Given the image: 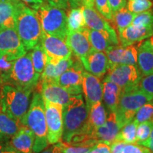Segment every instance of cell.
I'll return each mask as SVG.
<instances>
[{"instance_id": "f546056e", "label": "cell", "mask_w": 153, "mask_h": 153, "mask_svg": "<svg viewBox=\"0 0 153 153\" xmlns=\"http://www.w3.org/2000/svg\"><path fill=\"white\" fill-rule=\"evenodd\" d=\"M30 51H31L29 52V53L34 70L38 74L41 75L47 64V55L45 54L43 48H42L41 43H38Z\"/></svg>"}, {"instance_id": "277c9868", "label": "cell", "mask_w": 153, "mask_h": 153, "mask_svg": "<svg viewBox=\"0 0 153 153\" xmlns=\"http://www.w3.org/2000/svg\"><path fill=\"white\" fill-rule=\"evenodd\" d=\"M41 75L34 70L29 53L14 60L8 72L0 76V86L8 85L22 89L34 91Z\"/></svg>"}, {"instance_id": "83f0119b", "label": "cell", "mask_w": 153, "mask_h": 153, "mask_svg": "<svg viewBox=\"0 0 153 153\" xmlns=\"http://www.w3.org/2000/svg\"><path fill=\"white\" fill-rule=\"evenodd\" d=\"M87 28L82 7L71 9L68 15V31H80Z\"/></svg>"}, {"instance_id": "4dcf8cb0", "label": "cell", "mask_w": 153, "mask_h": 153, "mask_svg": "<svg viewBox=\"0 0 153 153\" xmlns=\"http://www.w3.org/2000/svg\"><path fill=\"white\" fill-rule=\"evenodd\" d=\"M137 124L132 120L120 129L116 140L123 141L126 143H136V130Z\"/></svg>"}, {"instance_id": "d6986e66", "label": "cell", "mask_w": 153, "mask_h": 153, "mask_svg": "<svg viewBox=\"0 0 153 153\" xmlns=\"http://www.w3.org/2000/svg\"><path fill=\"white\" fill-rule=\"evenodd\" d=\"M82 9L85 17L86 26L89 29L107 32L112 36H118L114 28L94 7L82 6Z\"/></svg>"}, {"instance_id": "f35d334b", "label": "cell", "mask_w": 153, "mask_h": 153, "mask_svg": "<svg viewBox=\"0 0 153 153\" xmlns=\"http://www.w3.org/2000/svg\"><path fill=\"white\" fill-rule=\"evenodd\" d=\"M137 88L143 92L153 97V73L143 76L137 85Z\"/></svg>"}, {"instance_id": "f907efd6", "label": "cell", "mask_w": 153, "mask_h": 153, "mask_svg": "<svg viewBox=\"0 0 153 153\" xmlns=\"http://www.w3.org/2000/svg\"><path fill=\"white\" fill-rule=\"evenodd\" d=\"M8 141L4 140L2 139H0V153H3L4 151L6 150L8 148V145H7Z\"/></svg>"}, {"instance_id": "60d3db41", "label": "cell", "mask_w": 153, "mask_h": 153, "mask_svg": "<svg viewBox=\"0 0 153 153\" xmlns=\"http://www.w3.org/2000/svg\"><path fill=\"white\" fill-rule=\"evenodd\" d=\"M14 60L8 55L0 54V76L7 73L11 70Z\"/></svg>"}, {"instance_id": "e575fe53", "label": "cell", "mask_w": 153, "mask_h": 153, "mask_svg": "<svg viewBox=\"0 0 153 153\" xmlns=\"http://www.w3.org/2000/svg\"><path fill=\"white\" fill-rule=\"evenodd\" d=\"M131 25L134 26H153V12L150 10L135 14Z\"/></svg>"}, {"instance_id": "7bdbcfd3", "label": "cell", "mask_w": 153, "mask_h": 153, "mask_svg": "<svg viewBox=\"0 0 153 153\" xmlns=\"http://www.w3.org/2000/svg\"><path fill=\"white\" fill-rule=\"evenodd\" d=\"M47 1L49 5L64 10H66L70 7L68 0H47Z\"/></svg>"}, {"instance_id": "6da1fadb", "label": "cell", "mask_w": 153, "mask_h": 153, "mask_svg": "<svg viewBox=\"0 0 153 153\" xmlns=\"http://www.w3.org/2000/svg\"><path fill=\"white\" fill-rule=\"evenodd\" d=\"M89 111L82 94L72 96L69 102L62 106V141L68 143L72 137L87 134Z\"/></svg>"}, {"instance_id": "9a60e30c", "label": "cell", "mask_w": 153, "mask_h": 153, "mask_svg": "<svg viewBox=\"0 0 153 153\" xmlns=\"http://www.w3.org/2000/svg\"><path fill=\"white\" fill-rule=\"evenodd\" d=\"M38 85L41 87L37 85L36 89L41 94L43 100L64 106L69 102L72 97L66 89L59 85L56 82L41 80L38 82Z\"/></svg>"}, {"instance_id": "9f6ffc18", "label": "cell", "mask_w": 153, "mask_h": 153, "mask_svg": "<svg viewBox=\"0 0 153 153\" xmlns=\"http://www.w3.org/2000/svg\"><path fill=\"white\" fill-rule=\"evenodd\" d=\"M152 121H153V118H152Z\"/></svg>"}, {"instance_id": "8d00e7d4", "label": "cell", "mask_w": 153, "mask_h": 153, "mask_svg": "<svg viewBox=\"0 0 153 153\" xmlns=\"http://www.w3.org/2000/svg\"><path fill=\"white\" fill-rule=\"evenodd\" d=\"M94 5L99 12L106 20L113 21V11L108 0H94Z\"/></svg>"}, {"instance_id": "cb8c5ba5", "label": "cell", "mask_w": 153, "mask_h": 153, "mask_svg": "<svg viewBox=\"0 0 153 153\" xmlns=\"http://www.w3.org/2000/svg\"><path fill=\"white\" fill-rule=\"evenodd\" d=\"M107 111L101 101L96 103L89 109L87 134L91 135L94 130L101 127L106 123Z\"/></svg>"}, {"instance_id": "bcb514c9", "label": "cell", "mask_w": 153, "mask_h": 153, "mask_svg": "<svg viewBox=\"0 0 153 153\" xmlns=\"http://www.w3.org/2000/svg\"><path fill=\"white\" fill-rule=\"evenodd\" d=\"M126 143L121 140H116L112 144L110 145L111 146V153H122V150Z\"/></svg>"}, {"instance_id": "4316f807", "label": "cell", "mask_w": 153, "mask_h": 153, "mask_svg": "<svg viewBox=\"0 0 153 153\" xmlns=\"http://www.w3.org/2000/svg\"><path fill=\"white\" fill-rule=\"evenodd\" d=\"M137 66L143 76L153 73V50L141 46L137 47Z\"/></svg>"}, {"instance_id": "f1b7e54d", "label": "cell", "mask_w": 153, "mask_h": 153, "mask_svg": "<svg viewBox=\"0 0 153 153\" xmlns=\"http://www.w3.org/2000/svg\"><path fill=\"white\" fill-rule=\"evenodd\" d=\"M135 15L127 9L126 6L113 13V21H114L118 33L131 26Z\"/></svg>"}, {"instance_id": "7c38bea8", "label": "cell", "mask_w": 153, "mask_h": 153, "mask_svg": "<svg viewBox=\"0 0 153 153\" xmlns=\"http://www.w3.org/2000/svg\"><path fill=\"white\" fill-rule=\"evenodd\" d=\"M40 43L47 55L48 60L58 61L72 57L71 50L65 40L43 31Z\"/></svg>"}, {"instance_id": "603a6c76", "label": "cell", "mask_w": 153, "mask_h": 153, "mask_svg": "<svg viewBox=\"0 0 153 153\" xmlns=\"http://www.w3.org/2000/svg\"><path fill=\"white\" fill-rule=\"evenodd\" d=\"M88 36L91 46L95 51L105 52L112 45L119 44L118 36H114L107 32L89 29Z\"/></svg>"}, {"instance_id": "7a4b0ae2", "label": "cell", "mask_w": 153, "mask_h": 153, "mask_svg": "<svg viewBox=\"0 0 153 153\" xmlns=\"http://www.w3.org/2000/svg\"><path fill=\"white\" fill-rule=\"evenodd\" d=\"M15 29L27 51L41 42L43 30L37 14L21 0L16 3Z\"/></svg>"}, {"instance_id": "ee69618b", "label": "cell", "mask_w": 153, "mask_h": 153, "mask_svg": "<svg viewBox=\"0 0 153 153\" xmlns=\"http://www.w3.org/2000/svg\"><path fill=\"white\" fill-rule=\"evenodd\" d=\"M113 13L126 6V0H108Z\"/></svg>"}, {"instance_id": "74e56055", "label": "cell", "mask_w": 153, "mask_h": 153, "mask_svg": "<svg viewBox=\"0 0 153 153\" xmlns=\"http://www.w3.org/2000/svg\"><path fill=\"white\" fill-rule=\"evenodd\" d=\"M58 145H60L62 153H87L91 150V147L88 146H76L71 145L63 141H60Z\"/></svg>"}, {"instance_id": "9c48e42d", "label": "cell", "mask_w": 153, "mask_h": 153, "mask_svg": "<svg viewBox=\"0 0 153 153\" xmlns=\"http://www.w3.org/2000/svg\"><path fill=\"white\" fill-rule=\"evenodd\" d=\"M48 129V141L51 145L62 140V106L43 100Z\"/></svg>"}, {"instance_id": "3957f363", "label": "cell", "mask_w": 153, "mask_h": 153, "mask_svg": "<svg viewBox=\"0 0 153 153\" xmlns=\"http://www.w3.org/2000/svg\"><path fill=\"white\" fill-rule=\"evenodd\" d=\"M23 125L27 126L34 135L33 151L40 153L48 148V129L45 114V105L41 94L34 92L27 114L23 120Z\"/></svg>"}, {"instance_id": "7402d4cb", "label": "cell", "mask_w": 153, "mask_h": 153, "mask_svg": "<svg viewBox=\"0 0 153 153\" xmlns=\"http://www.w3.org/2000/svg\"><path fill=\"white\" fill-rule=\"evenodd\" d=\"M122 89L110 80L105 79L103 82V97L107 113L116 112L117 110Z\"/></svg>"}, {"instance_id": "e0dca14e", "label": "cell", "mask_w": 153, "mask_h": 153, "mask_svg": "<svg viewBox=\"0 0 153 153\" xmlns=\"http://www.w3.org/2000/svg\"><path fill=\"white\" fill-rule=\"evenodd\" d=\"M89 28H86L80 31H68L65 42L72 53L77 58L85 57L93 51L88 36Z\"/></svg>"}, {"instance_id": "2e32d148", "label": "cell", "mask_w": 153, "mask_h": 153, "mask_svg": "<svg viewBox=\"0 0 153 153\" xmlns=\"http://www.w3.org/2000/svg\"><path fill=\"white\" fill-rule=\"evenodd\" d=\"M86 71L101 79L107 73L110 68V63L106 53L94 49L79 59Z\"/></svg>"}, {"instance_id": "8fae6325", "label": "cell", "mask_w": 153, "mask_h": 153, "mask_svg": "<svg viewBox=\"0 0 153 153\" xmlns=\"http://www.w3.org/2000/svg\"><path fill=\"white\" fill-rule=\"evenodd\" d=\"M26 53L27 51L15 28L0 29V54L7 55L16 60Z\"/></svg>"}, {"instance_id": "ab89813d", "label": "cell", "mask_w": 153, "mask_h": 153, "mask_svg": "<svg viewBox=\"0 0 153 153\" xmlns=\"http://www.w3.org/2000/svg\"><path fill=\"white\" fill-rule=\"evenodd\" d=\"M122 153H153L150 149L137 143H126Z\"/></svg>"}, {"instance_id": "ba28073f", "label": "cell", "mask_w": 153, "mask_h": 153, "mask_svg": "<svg viewBox=\"0 0 153 153\" xmlns=\"http://www.w3.org/2000/svg\"><path fill=\"white\" fill-rule=\"evenodd\" d=\"M143 75L137 65H115L110 66L105 79L117 85L122 91L137 87Z\"/></svg>"}, {"instance_id": "f5cc1de1", "label": "cell", "mask_w": 153, "mask_h": 153, "mask_svg": "<svg viewBox=\"0 0 153 153\" xmlns=\"http://www.w3.org/2000/svg\"><path fill=\"white\" fill-rule=\"evenodd\" d=\"M140 145H143V146L146 147V148H148V149H150V150L153 152V142H151V143H140Z\"/></svg>"}, {"instance_id": "7dc6e473", "label": "cell", "mask_w": 153, "mask_h": 153, "mask_svg": "<svg viewBox=\"0 0 153 153\" xmlns=\"http://www.w3.org/2000/svg\"><path fill=\"white\" fill-rule=\"evenodd\" d=\"M40 153H62L61 151L60 145H58V143L56 144H53L52 146H51L48 148H45V150H43L42 152Z\"/></svg>"}, {"instance_id": "c3c4849f", "label": "cell", "mask_w": 153, "mask_h": 153, "mask_svg": "<svg viewBox=\"0 0 153 153\" xmlns=\"http://www.w3.org/2000/svg\"><path fill=\"white\" fill-rule=\"evenodd\" d=\"M140 45L153 50V34L149 38L143 41L142 43L140 44Z\"/></svg>"}, {"instance_id": "5b68a950", "label": "cell", "mask_w": 153, "mask_h": 153, "mask_svg": "<svg viewBox=\"0 0 153 153\" xmlns=\"http://www.w3.org/2000/svg\"><path fill=\"white\" fill-rule=\"evenodd\" d=\"M0 90V108L12 118L23 124L30 106V97L33 90L22 89L4 85Z\"/></svg>"}, {"instance_id": "d6a6232c", "label": "cell", "mask_w": 153, "mask_h": 153, "mask_svg": "<svg viewBox=\"0 0 153 153\" xmlns=\"http://www.w3.org/2000/svg\"><path fill=\"white\" fill-rule=\"evenodd\" d=\"M126 7L134 14L150 10L153 7L152 0H127Z\"/></svg>"}, {"instance_id": "484cf974", "label": "cell", "mask_w": 153, "mask_h": 153, "mask_svg": "<svg viewBox=\"0 0 153 153\" xmlns=\"http://www.w3.org/2000/svg\"><path fill=\"white\" fill-rule=\"evenodd\" d=\"M17 0H0V29L15 28Z\"/></svg>"}, {"instance_id": "1f68e13d", "label": "cell", "mask_w": 153, "mask_h": 153, "mask_svg": "<svg viewBox=\"0 0 153 153\" xmlns=\"http://www.w3.org/2000/svg\"><path fill=\"white\" fill-rule=\"evenodd\" d=\"M153 118V99L147 102L139 108L133 118L137 125L143 122L152 120Z\"/></svg>"}, {"instance_id": "8992f818", "label": "cell", "mask_w": 153, "mask_h": 153, "mask_svg": "<svg viewBox=\"0 0 153 153\" xmlns=\"http://www.w3.org/2000/svg\"><path fill=\"white\" fill-rule=\"evenodd\" d=\"M43 32L65 41L68 16L64 9L44 4L35 10Z\"/></svg>"}, {"instance_id": "44dd1931", "label": "cell", "mask_w": 153, "mask_h": 153, "mask_svg": "<svg viewBox=\"0 0 153 153\" xmlns=\"http://www.w3.org/2000/svg\"><path fill=\"white\" fill-rule=\"evenodd\" d=\"M34 135L27 126H24L7 142L11 148L21 153H34Z\"/></svg>"}, {"instance_id": "d4e9b609", "label": "cell", "mask_w": 153, "mask_h": 153, "mask_svg": "<svg viewBox=\"0 0 153 153\" xmlns=\"http://www.w3.org/2000/svg\"><path fill=\"white\" fill-rule=\"evenodd\" d=\"M24 125L0 108V139L8 141Z\"/></svg>"}, {"instance_id": "ffe728a7", "label": "cell", "mask_w": 153, "mask_h": 153, "mask_svg": "<svg viewBox=\"0 0 153 153\" xmlns=\"http://www.w3.org/2000/svg\"><path fill=\"white\" fill-rule=\"evenodd\" d=\"M153 34V26H134L131 25L118 33L121 45H134L143 41Z\"/></svg>"}, {"instance_id": "4fadbf2b", "label": "cell", "mask_w": 153, "mask_h": 153, "mask_svg": "<svg viewBox=\"0 0 153 153\" xmlns=\"http://www.w3.org/2000/svg\"><path fill=\"white\" fill-rule=\"evenodd\" d=\"M82 92L88 111L96 103L101 101L103 97V83L100 78L84 70L82 72Z\"/></svg>"}, {"instance_id": "52a82bcc", "label": "cell", "mask_w": 153, "mask_h": 153, "mask_svg": "<svg viewBox=\"0 0 153 153\" xmlns=\"http://www.w3.org/2000/svg\"><path fill=\"white\" fill-rule=\"evenodd\" d=\"M153 99V97L135 87L122 91L117 110L116 111L118 125L121 128L133 119L141 106Z\"/></svg>"}, {"instance_id": "ac0fdd59", "label": "cell", "mask_w": 153, "mask_h": 153, "mask_svg": "<svg viewBox=\"0 0 153 153\" xmlns=\"http://www.w3.org/2000/svg\"><path fill=\"white\" fill-rule=\"evenodd\" d=\"M120 129L116 112H109L107 113L106 123L94 130L91 135L98 143H104L110 145L116 140Z\"/></svg>"}, {"instance_id": "db71d44e", "label": "cell", "mask_w": 153, "mask_h": 153, "mask_svg": "<svg viewBox=\"0 0 153 153\" xmlns=\"http://www.w3.org/2000/svg\"><path fill=\"white\" fill-rule=\"evenodd\" d=\"M151 142H153V125H152V131H151V133H150V137H149V138L148 140H146L143 141V142L137 143V144H140V143H151Z\"/></svg>"}, {"instance_id": "11a10c76", "label": "cell", "mask_w": 153, "mask_h": 153, "mask_svg": "<svg viewBox=\"0 0 153 153\" xmlns=\"http://www.w3.org/2000/svg\"><path fill=\"white\" fill-rule=\"evenodd\" d=\"M3 153H21V152H18V151L14 150V149L11 148L10 147H8L7 150L4 151Z\"/></svg>"}, {"instance_id": "5bb4252c", "label": "cell", "mask_w": 153, "mask_h": 153, "mask_svg": "<svg viewBox=\"0 0 153 153\" xmlns=\"http://www.w3.org/2000/svg\"><path fill=\"white\" fill-rule=\"evenodd\" d=\"M137 47L131 45H112L105 51L110 66L115 65H137Z\"/></svg>"}, {"instance_id": "681fc988", "label": "cell", "mask_w": 153, "mask_h": 153, "mask_svg": "<svg viewBox=\"0 0 153 153\" xmlns=\"http://www.w3.org/2000/svg\"><path fill=\"white\" fill-rule=\"evenodd\" d=\"M69 6L71 9L82 7L83 6V0H68Z\"/></svg>"}, {"instance_id": "30bf717a", "label": "cell", "mask_w": 153, "mask_h": 153, "mask_svg": "<svg viewBox=\"0 0 153 153\" xmlns=\"http://www.w3.org/2000/svg\"><path fill=\"white\" fill-rule=\"evenodd\" d=\"M83 71L84 67L81 60L75 57L72 66L59 76L57 83L66 89L71 96L81 94Z\"/></svg>"}, {"instance_id": "d590c367", "label": "cell", "mask_w": 153, "mask_h": 153, "mask_svg": "<svg viewBox=\"0 0 153 153\" xmlns=\"http://www.w3.org/2000/svg\"><path fill=\"white\" fill-rule=\"evenodd\" d=\"M73 61L74 57L72 55L71 57H69L67 59H62V60H60L55 63L54 76L56 82L59 76L72 66Z\"/></svg>"}, {"instance_id": "816d5d0a", "label": "cell", "mask_w": 153, "mask_h": 153, "mask_svg": "<svg viewBox=\"0 0 153 153\" xmlns=\"http://www.w3.org/2000/svg\"><path fill=\"white\" fill-rule=\"evenodd\" d=\"M83 6L87 7H94V0H83Z\"/></svg>"}, {"instance_id": "f6af8a7d", "label": "cell", "mask_w": 153, "mask_h": 153, "mask_svg": "<svg viewBox=\"0 0 153 153\" xmlns=\"http://www.w3.org/2000/svg\"><path fill=\"white\" fill-rule=\"evenodd\" d=\"M21 1L33 10H36L41 6L45 4L44 0H21Z\"/></svg>"}, {"instance_id": "b9f144b4", "label": "cell", "mask_w": 153, "mask_h": 153, "mask_svg": "<svg viewBox=\"0 0 153 153\" xmlns=\"http://www.w3.org/2000/svg\"><path fill=\"white\" fill-rule=\"evenodd\" d=\"M87 153H111V146L104 143H98Z\"/></svg>"}, {"instance_id": "836d02e7", "label": "cell", "mask_w": 153, "mask_h": 153, "mask_svg": "<svg viewBox=\"0 0 153 153\" xmlns=\"http://www.w3.org/2000/svg\"><path fill=\"white\" fill-rule=\"evenodd\" d=\"M153 125V121L148 120V121L143 122L137 125L136 130V143H139L146 140L150 137L151 131Z\"/></svg>"}]
</instances>
